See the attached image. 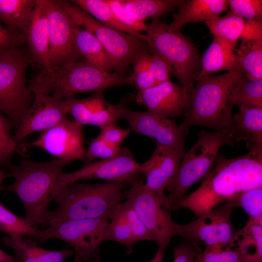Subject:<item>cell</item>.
<instances>
[{
	"label": "cell",
	"instance_id": "d6986e66",
	"mask_svg": "<svg viewBox=\"0 0 262 262\" xmlns=\"http://www.w3.org/2000/svg\"><path fill=\"white\" fill-rule=\"evenodd\" d=\"M189 91L171 80L138 91V103L145 106L147 111L166 117L183 115L188 107Z\"/></svg>",
	"mask_w": 262,
	"mask_h": 262
},
{
	"label": "cell",
	"instance_id": "f35d334b",
	"mask_svg": "<svg viewBox=\"0 0 262 262\" xmlns=\"http://www.w3.org/2000/svg\"><path fill=\"white\" fill-rule=\"evenodd\" d=\"M12 126V121L0 113V166L7 169L12 164L10 160L17 145L10 135Z\"/></svg>",
	"mask_w": 262,
	"mask_h": 262
},
{
	"label": "cell",
	"instance_id": "30bf717a",
	"mask_svg": "<svg viewBox=\"0 0 262 262\" xmlns=\"http://www.w3.org/2000/svg\"><path fill=\"white\" fill-rule=\"evenodd\" d=\"M108 221L98 218L53 221L47 228L38 229L33 239L40 243L51 239L63 241L73 247L75 256L82 262L99 259V246L105 241Z\"/></svg>",
	"mask_w": 262,
	"mask_h": 262
},
{
	"label": "cell",
	"instance_id": "816d5d0a",
	"mask_svg": "<svg viewBox=\"0 0 262 262\" xmlns=\"http://www.w3.org/2000/svg\"><path fill=\"white\" fill-rule=\"evenodd\" d=\"M7 177H9V175L8 173H5L0 170V184H1L4 179Z\"/></svg>",
	"mask_w": 262,
	"mask_h": 262
},
{
	"label": "cell",
	"instance_id": "7a4b0ae2",
	"mask_svg": "<svg viewBox=\"0 0 262 262\" xmlns=\"http://www.w3.org/2000/svg\"><path fill=\"white\" fill-rule=\"evenodd\" d=\"M135 181H106L97 184L74 182L58 185L54 196L57 206L55 210L49 211L44 226L60 220L95 218L109 220L121 203L122 190Z\"/></svg>",
	"mask_w": 262,
	"mask_h": 262
},
{
	"label": "cell",
	"instance_id": "7dc6e473",
	"mask_svg": "<svg viewBox=\"0 0 262 262\" xmlns=\"http://www.w3.org/2000/svg\"><path fill=\"white\" fill-rule=\"evenodd\" d=\"M197 244L188 242L179 245L174 249L172 262H193L196 255L201 251Z\"/></svg>",
	"mask_w": 262,
	"mask_h": 262
},
{
	"label": "cell",
	"instance_id": "ab89813d",
	"mask_svg": "<svg viewBox=\"0 0 262 262\" xmlns=\"http://www.w3.org/2000/svg\"><path fill=\"white\" fill-rule=\"evenodd\" d=\"M193 262H240L238 252L229 246L206 247Z\"/></svg>",
	"mask_w": 262,
	"mask_h": 262
},
{
	"label": "cell",
	"instance_id": "d6a6232c",
	"mask_svg": "<svg viewBox=\"0 0 262 262\" xmlns=\"http://www.w3.org/2000/svg\"><path fill=\"white\" fill-rule=\"evenodd\" d=\"M246 21L229 11L226 15L206 22L213 37L236 47L243 34Z\"/></svg>",
	"mask_w": 262,
	"mask_h": 262
},
{
	"label": "cell",
	"instance_id": "11a10c76",
	"mask_svg": "<svg viewBox=\"0 0 262 262\" xmlns=\"http://www.w3.org/2000/svg\"><path fill=\"white\" fill-rule=\"evenodd\" d=\"M1 187H2V185L1 184H0V190L1 189Z\"/></svg>",
	"mask_w": 262,
	"mask_h": 262
},
{
	"label": "cell",
	"instance_id": "4fadbf2b",
	"mask_svg": "<svg viewBox=\"0 0 262 262\" xmlns=\"http://www.w3.org/2000/svg\"><path fill=\"white\" fill-rule=\"evenodd\" d=\"M233 208L228 200L223 205L205 212L188 224H177V235L190 242H203L206 247L231 246L237 230L230 219Z\"/></svg>",
	"mask_w": 262,
	"mask_h": 262
},
{
	"label": "cell",
	"instance_id": "2e32d148",
	"mask_svg": "<svg viewBox=\"0 0 262 262\" xmlns=\"http://www.w3.org/2000/svg\"><path fill=\"white\" fill-rule=\"evenodd\" d=\"M122 118L128 122L131 131L154 138L158 144L184 155L185 135L173 120L147 111H134L127 107Z\"/></svg>",
	"mask_w": 262,
	"mask_h": 262
},
{
	"label": "cell",
	"instance_id": "836d02e7",
	"mask_svg": "<svg viewBox=\"0 0 262 262\" xmlns=\"http://www.w3.org/2000/svg\"><path fill=\"white\" fill-rule=\"evenodd\" d=\"M38 228L25 217L15 214L0 202V231L11 237L28 236L33 239Z\"/></svg>",
	"mask_w": 262,
	"mask_h": 262
},
{
	"label": "cell",
	"instance_id": "60d3db41",
	"mask_svg": "<svg viewBox=\"0 0 262 262\" xmlns=\"http://www.w3.org/2000/svg\"><path fill=\"white\" fill-rule=\"evenodd\" d=\"M230 11L243 18L262 22V0H228Z\"/></svg>",
	"mask_w": 262,
	"mask_h": 262
},
{
	"label": "cell",
	"instance_id": "484cf974",
	"mask_svg": "<svg viewBox=\"0 0 262 262\" xmlns=\"http://www.w3.org/2000/svg\"><path fill=\"white\" fill-rule=\"evenodd\" d=\"M236 50V47L213 37L201 59V71L198 77L219 71L233 70L237 65Z\"/></svg>",
	"mask_w": 262,
	"mask_h": 262
},
{
	"label": "cell",
	"instance_id": "681fc988",
	"mask_svg": "<svg viewBox=\"0 0 262 262\" xmlns=\"http://www.w3.org/2000/svg\"><path fill=\"white\" fill-rule=\"evenodd\" d=\"M0 262H16L14 257L5 253L0 248Z\"/></svg>",
	"mask_w": 262,
	"mask_h": 262
},
{
	"label": "cell",
	"instance_id": "ac0fdd59",
	"mask_svg": "<svg viewBox=\"0 0 262 262\" xmlns=\"http://www.w3.org/2000/svg\"><path fill=\"white\" fill-rule=\"evenodd\" d=\"M182 157L174 149L157 144L150 158L139 166V172L146 178L145 186L170 210L171 206L164 191L175 177Z\"/></svg>",
	"mask_w": 262,
	"mask_h": 262
},
{
	"label": "cell",
	"instance_id": "d4e9b609",
	"mask_svg": "<svg viewBox=\"0 0 262 262\" xmlns=\"http://www.w3.org/2000/svg\"><path fill=\"white\" fill-rule=\"evenodd\" d=\"M235 140L246 141L250 147H262V108L240 106L232 118Z\"/></svg>",
	"mask_w": 262,
	"mask_h": 262
},
{
	"label": "cell",
	"instance_id": "8fae6325",
	"mask_svg": "<svg viewBox=\"0 0 262 262\" xmlns=\"http://www.w3.org/2000/svg\"><path fill=\"white\" fill-rule=\"evenodd\" d=\"M122 194L147 229L152 241L165 252L172 238L177 235V224L173 220L170 210L139 180Z\"/></svg>",
	"mask_w": 262,
	"mask_h": 262
},
{
	"label": "cell",
	"instance_id": "1f68e13d",
	"mask_svg": "<svg viewBox=\"0 0 262 262\" xmlns=\"http://www.w3.org/2000/svg\"><path fill=\"white\" fill-rule=\"evenodd\" d=\"M229 99L239 107L262 108V79L253 80L242 76L231 87Z\"/></svg>",
	"mask_w": 262,
	"mask_h": 262
},
{
	"label": "cell",
	"instance_id": "5bb4252c",
	"mask_svg": "<svg viewBox=\"0 0 262 262\" xmlns=\"http://www.w3.org/2000/svg\"><path fill=\"white\" fill-rule=\"evenodd\" d=\"M140 164L135 160L127 147H121L115 156L95 162L87 163L70 173L61 172L58 185H64L82 180L100 179L108 181L138 180Z\"/></svg>",
	"mask_w": 262,
	"mask_h": 262
},
{
	"label": "cell",
	"instance_id": "52a82bcc",
	"mask_svg": "<svg viewBox=\"0 0 262 262\" xmlns=\"http://www.w3.org/2000/svg\"><path fill=\"white\" fill-rule=\"evenodd\" d=\"M235 141L228 130L199 132L196 142L185 153L175 177L166 188L171 209L176 210L188 189L210 171L220 148L225 145L233 146Z\"/></svg>",
	"mask_w": 262,
	"mask_h": 262
},
{
	"label": "cell",
	"instance_id": "83f0119b",
	"mask_svg": "<svg viewBox=\"0 0 262 262\" xmlns=\"http://www.w3.org/2000/svg\"><path fill=\"white\" fill-rule=\"evenodd\" d=\"M75 43L77 50L85 60L105 71L111 72L113 70V64L109 55L91 33L78 26Z\"/></svg>",
	"mask_w": 262,
	"mask_h": 262
},
{
	"label": "cell",
	"instance_id": "ffe728a7",
	"mask_svg": "<svg viewBox=\"0 0 262 262\" xmlns=\"http://www.w3.org/2000/svg\"><path fill=\"white\" fill-rule=\"evenodd\" d=\"M33 94V103L13 136L17 145L27 136L35 132L43 131L67 116L63 110L61 101L46 94Z\"/></svg>",
	"mask_w": 262,
	"mask_h": 262
},
{
	"label": "cell",
	"instance_id": "277c9868",
	"mask_svg": "<svg viewBox=\"0 0 262 262\" xmlns=\"http://www.w3.org/2000/svg\"><path fill=\"white\" fill-rule=\"evenodd\" d=\"M242 76L237 65L223 75L209 74L197 79L190 92L189 105L183 115L184 119L179 125L185 136L193 126L231 131L234 105L229 101V94L234 82Z\"/></svg>",
	"mask_w": 262,
	"mask_h": 262
},
{
	"label": "cell",
	"instance_id": "bcb514c9",
	"mask_svg": "<svg viewBox=\"0 0 262 262\" xmlns=\"http://www.w3.org/2000/svg\"><path fill=\"white\" fill-rule=\"evenodd\" d=\"M131 131V130L129 128L122 129L116 124H113L100 128L98 136L107 143L120 147L121 144Z\"/></svg>",
	"mask_w": 262,
	"mask_h": 262
},
{
	"label": "cell",
	"instance_id": "ba28073f",
	"mask_svg": "<svg viewBox=\"0 0 262 262\" xmlns=\"http://www.w3.org/2000/svg\"><path fill=\"white\" fill-rule=\"evenodd\" d=\"M31 63L29 52L21 48L0 57V111L9 117L16 129L33 103V96L26 79Z\"/></svg>",
	"mask_w": 262,
	"mask_h": 262
},
{
	"label": "cell",
	"instance_id": "9a60e30c",
	"mask_svg": "<svg viewBox=\"0 0 262 262\" xmlns=\"http://www.w3.org/2000/svg\"><path fill=\"white\" fill-rule=\"evenodd\" d=\"M27 146L42 149L58 159L70 163L86 160L82 126L67 116L42 131L37 139Z\"/></svg>",
	"mask_w": 262,
	"mask_h": 262
},
{
	"label": "cell",
	"instance_id": "4dcf8cb0",
	"mask_svg": "<svg viewBox=\"0 0 262 262\" xmlns=\"http://www.w3.org/2000/svg\"><path fill=\"white\" fill-rule=\"evenodd\" d=\"M87 13L100 23L145 41V34L123 24L115 16L106 0H72Z\"/></svg>",
	"mask_w": 262,
	"mask_h": 262
},
{
	"label": "cell",
	"instance_id": "6da1fadb",
	"mask_svg": "<svg viewBox=\"0 0 262 262\" xmlns=\"http://www.w3.org/2000/svg\"><path fill=\"white\" fill-rule=\"evenodd\" d=\"M214 167L199 187L184 196L176 210L187 208L197 217L239 193L262 187V147H253L243 156L217 155Z\"/></svg>",
	"mask_w": 262,
	"mask_h": 262
},
{
	"label": "cell",
	"instance_id": "44dd1931",
	"mask_svg": "<svg viewBox=\"0 0 262 262\" xmlns=\"http://www.w3.org/2000/svg\"><path fill=\"white\" fill-rule=\"evenodd\" d=\"M25 38L32 63L40 66L41 69L49 68V31L44 0H37Z\"/></svg>",
	"mask_w": 262,
	"mask_h": 262
},
{
	"label": "cell",
	"instance_id": "f546056e",
	"mask_svg": "<svg viewBox=\"0 0 262 262\" xmlns=\"http://www.w3.org/2000/svg\"><path fill=\"white\" fill-rule=\"evenodd\" d=\"M237 66L249 79H262V40H242L237 49Z\"/></svg>",
	"mask_w": 262,
	"mask_h": 262
},
{
	"label": "cell",
	"instance_id": "cb8c5ba5",
	"mask_svg": "<svg viewBox=\"0 0 262 262\" xmlns=\"http://www.w3.org/2000/svg\"><path fill=\"white\" fill-rule=\"evenodd\" d=\"M230 246L239 254L240 262H262V216L248 218L245 226L237 229Z\"/></svg>",
	"mask_w": 262,
	"mask_h": 262
},
{
	"label": "cell",
	"instance_id": "4316f807",
	"mask_svg": "<svg viewBox=\"0 0 262 262\" xmlns=\"http://www.w3.org/2000/svg\"><path fill=\"white\" fill-rule=\"evenodd\" d=\"M37 0H0V19L9 31L25 37Z\"/></svg>",
	"mask_w": 262,
	"mask_h": 262
},
{
	"label": "cell",
	"instance_id": "8992f818",
	"mask_svg": "<svg viewBox=\"0 0 262 262\" xmlns=\"http://www.w3.org/2000/svg\"><path fill=\"white\" fill-rule=\"evenodd\" d=\"M145 41L149 51L162 58L173 69L181 86L192 91L201 71V59L190 41L180 30L159 19L147 24Z\"/></svg>",
	"mask_w": 262,
	"mask_h": 262
},
{
	"label": "cell",
	"instance_id": "7c38bea8",
	"mask_svg": "<svg viewBox=\"0 0 262 262\" xmlns=\"http://www.w3.org/2000/svg\"><path fill=\"white\" fill-rule=\"evenodd\" d=\"M44 1L49 31V67L83 60L75 43L78 25L58 0Z\"/></svg>",
	"mask_w": 262,
	"mask_h": 262
},
{
	"label": "cell",
	"instance_id": "7bdbcfd3",
	"mask_svg": "<svg viewBox=\"0 0 262 262\" xmlns=\"http://www.w3.org/2000/svg\"><path fill=\"white\" fill-rule=\"evenodd\" d=\"M25 43L24 35L9 31L0 23V57L11 51L20 49Z\"/></svg>",
	"mask_w": 262,
	"mask_h": 262
},
{
	"label": "cell",
	"instance_id": "ee69618b",
	"mask_svg": "<svg viewBox=\"0 0 262 262\" xmlns=\"http://www.w3.org/2000/svg\"><path fill=\"white\" fill-rule=\"evenodd\" d=\"M116 18L124 25L139 32L146 31L147 24L131 16L123 7L120 0H106Z\"/></svg>",
	"mask_w": 262,
	"mask_h": 262
},
{
	"label": "cell",
	"instance_id": "f1b7e54d",
	"mask_svg": "<svg viewBox=\"0 0 262 262\" xmlns=\"http://www.w3.org/2000/svg\"><path fill=\"white\" fill-rule=\"evenodd\" d=\"M126 12L134 19L145 22L147 18L159 19L178 7L180 0H120Z\"/></svg>",
	"mask_w": 262,
	"mask_h": 262
},
{
	"label": "cell",
	"instance_id": "f6af8a7d",
	"mask_svg": "<svg viewBox=\"0 0 262 262\" xmlns=\"http://www.w3.org/2000/svg\"><path fill=\"white\" fill-rule=\"evenodd\" d=\"M148 64L156 84L170 80V73H173V70L160 56L150 53L148 58Z\"/></svg>",
	"mask_w": 262,
	"mask_h": 262
},
{
	"label": "cell",
	"instance_id": "e575fe53",
	"mask_svg": "<svg viewBox=\"0 0 262 262\" xmlns=\"http://www.w3.org/2000/svg\"><path fill=\"white\" fill-rule=\"evenodd\" d=\"M104 241L120 243L126 248L128 254L132 252L133 245L137 242L124 220L115 213L112 214L106 226Z\"/></svg>",
	"mask_w": 262,
	"mask_h": 262
},
{
	"label": "cell",
	"instance_id": "f907efd6",
	"mask_svg": "<svg viewBox=\"0 0 262 262\" xmlns=\"http://www.w3.org/2000/svg\"><path fill=\"white\" fill-rule=\"evenodd\" d=\"M164 253L162 250L158 249L154 257L149 262H163Z\"/></svg>",
	"mask_w": 262,
	"mask_h": 262
},
{
	"label": "cell",
	"instance_id": "b9f144b4",
	"mask_svg": "<svg viewBox=\"0 0 262 262\" xmlns=\"http://www.w3.org/2000/svg\"><path fill=\"white\" fill-rule=\"evenodd\" d=\"M120 147L114 146L103 140L98 135L93 139L86 150L87 163L92 162L96 159H108L116 155Z\"/></svg>",
	"mask_w": 262,
	"mask_h": 262
},
{
	"label": "cell",
	"instance_id": "c3c4849f",
	"mask_svg": "<svg viewBox=\"0 0 262 262\" xmlns=\"http://www.w3.org/2000/svg\"><path fill=\"white\" fill-rule=\"evenodd\" d=\"M241 38L242 40H262V22L246 21Z\"/></svg>",
	"mask_w": 262,
	"mask_h": 262
},
{
	"label": "cell",
	"instance_id": "8d00e7d4",
	"mask_svg": "<svg viewBox=\"0 0 262 262\" xmlns=\"http://www.w3.org/2000/svg\"><path fill=\"white\" fill-rule=\"evenodd\" d=\"M150 54L149 49L142 50L135 56L132 62L133 71L131 76L133 85H135L138 91L156 84L148 66V58Z\"/></svg>",
	"mask_w": 262,
	"mask_h": 262
},
{
	"label": "cell",
	"instance_id": "603a6c76",
	"mask_svg": "<svg viewBox=\"0 0 262 262\" xmlns=\"http://www.w3.org/2000/svg\"><path fill=\"white\" fill-rule=\"evenodd\" d=\"M178 7L179 11L173 15V20L169 25L181 31L188 23H206L220 16L229 6L226 0H181Z\"/></svg>",
	"mask_w": 262,
	"mask_h": 262
},
{
	"label": "cell",
	"instance_id": "e0dca14e",
	"mask_svg": "<svg viewBox=\"0 0 262 262\" xmlns=\"http://www.w3.org/2000/svg\"><path fill=\"white\" fill-rule=\"evenodd\" d=\"M65 114L71 115L73 120L83 126L92 125L100 128L116 124L122 118L124 108L123 103L112 104L105 99L103 92H94L82 99L69 97L61 100Z\"/></svg>",
	"mask_w": 262,
	"mask_h": 262
},
{
	"label": "cell",
	"instance_id": "74e56055",
	"mask_svg": "<svg viewBox=\"0 0 262 262\" xmlns=\"http://www.w3.org/2000/svg\"><path fill=\"white\" fill-rule=\"evenodd\" d=\"M114 213L124 220L137 242L140 241H152L147 229L128 200L120 204Z\"/></svg>",
	"mask_w": 262,
	"mask_h": 262
},
{
	"label": "cell",
	"instance_id": "d590c367",
	"mask_svg": "<svg viewBox=\"0 0 262 262\" xmlns=\"http://www.w3.org/2000/svg\"><path fill=\"white\" fill-rule=\"evenodd\" d=\"M232 206L243 209L248 218L262 216V187L244 191L229 200Z\"/></svg>",
	"mask_w": 262,
	"mask_h": 262
},
{
	"label": "cell",
	"instance_id": "7402d4cb",
	"mask_svg": "<svg viewBox=\"0 0 262 262\" xmlns=\"http://www.w3.org/2000/svg\"><path fill=\"white\" fill-rule=\"evenodd\" d=\"M1 241L13 250L16 262H65L74 253L72 249H46L40 247L35 240L26 236H6Z\"/></svg>",
	"mask_w": 262,
	"mask_h": 262
},
{
	"label": "cell",
	"instance_id": "9c48e42d",
	"mask_svg": "<svg viewBox=\"0 0 262 262\" xmlns=\"http://www.w3.org/2000/svg\"><path fill=\"white\" fill-rule=\"evenodd\" d=\"M79 26L98 39L111 58L115 73L122 74L140 51L148 49L142 39L104 25L70 0H58Z\"/></svg>",
	"mask_w": 262,
	"mask_h": 262
},
{
	"label": "cell",
	"instance_id": "f5cc1de1",
	"mask_svg": "<svg viewBox=\"0 0 262 262\" xmlns=\"http://www.w3.org/2000/svg\"><path fill=\"white\" fill-rule=\"evenodd\" d=\"M86 262H100V261H99V259H93V260L88 261Z\"/></svg>",
	"mask_w": 262,
	"mask_h": 262
},
{
	"label": "cell",
	"instance_id": "db71d44e",
	"mask_svg": "<svg viewBox=\"0 0 262 262\" xmlns=\"http://www.w3.org/2000/svg\"><path fill=\"white\" fill-rule=\"evenodd\" d=\"M73 262H82V261L79 259L78 258L75 256Z\"/></svg>",
	"mask_w": 262,
	"mask_h": 262
},
{
	"label": "cell",
	"instance_id": "3957f363",
	"mask_svg": "<svg viewBox=\"0 0 262 262\" xmlns=\"http://www.w3.org/2000/svg\"><path fill=\"white\" fill-rule=\"evenodd\" d=\"M69 163L58 159L46 162L23 160L18 165L8 167L9 177H13L15 182L2 186L0 190L12 192L18 197L30 224L37 228L44 226L49 206L54 200L59 175Z\"/></svg>",
	"mask_w": 262,
	"mask_h": 262
},
{
	"label": "cell",
	"instance_id": "5b68a950",
	"mask_svg": "<svg viewBox=\"0 0 262 262\" xmlns=\"http://www.w3.org/2000/svg\"><path fill=\"white\" fill-rule=\"evenodd\" d=\"M133 85L131 76L103 70L84 59L41 69L28 86L32 94L49 95L61 101L78 93L104 92L114 86Z\"/></svg>",
	"mask_w": 262,
	"mask_h": 262
}]
</instances>
